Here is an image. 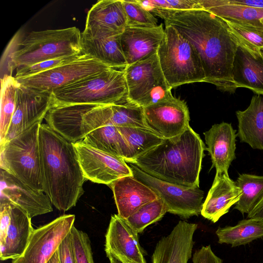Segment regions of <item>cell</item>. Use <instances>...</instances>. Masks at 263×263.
<instances>
[{"mask_svg":"<svg viewBox=\"0 0 263 263\" xmlns=\"http://www.w3.org/2000/svg\"><path fill=\"white\" fill-rule=\"evenodd\" d=\"M187 39L197 51L205 76V82L222 92L234 93L237 87L232 67L238 42L224 20L204 9L149 10Z\"/></svg>","mask_w":263,"mask_h":263,"instance_id":"cell-1","label":"cell"},{"mask_svg":"<svg viewBox=\"0 0 263 263\" xmlns=\"http://www.w3.org/2000/svg\"><path fill=\"white\" fill-rule=\"evenodd\" d=\"M39 145L44 192L59 211L75 206L84 193L87 180L81 167L73 143L41 124Z\"/></svg>","mask_w":263,"mask_h":263,"instance_id":"cell-2","label":"cell"},{"mask_svg":"<svg viewBox=\"0 0 263 263\" xmlns=\"http://www.w3.org/2000/svg\"><path fill=\"white\" fill-rule=\"evenodd\" d=\"M205 149L200 136L189 125L177 139H165L130 163L160 180L184 186L199 187Z\"/></svg>","mask_w":263,"mask_h":263,"instance_id":"cell-3","label":"cell"},{"mask_svg":"<svg viewBox=\"0 0 263 263\" xmlns=\"http://www.w3.org/2000/svg\"><path fill=\"white\" fill-rule=\"evenodd\" d=\"M124 71L109 67L51 92V106L88 104L109 105L127 100Z\"/></svg>","mask_w":263,"mask_h":263,"instance_id":"cell-4","label":"cell"},{"mask_svg":"<svg viewBox=\"0 0 263 263\" xmlns=\"http://www.w3.org/2000/svg\"><path fill=\"white\" fill-rule=\"evenodd\" d=\"M81 40V32L76 27L24 34L12 59V70L50 59L80 55Z\"/></svg>","mask_w":263,"mask_h":263,"instance_id":"cell-5","label":"cell"},{"mask_svg":"<svg viewBox=\"0 0 263 263\" xmlns=\"http://www.w3.org/2000/svg\"><path fill=\"white\" fill-rule=\"evenodd\" d=\"M157 53L164 77L172 89L185 84L205 82L204 71L197 51L174 27L165 25Z\"/></svg>","mask_w":263,"mask_h":263,"instance_id":"cell-6","label":"cell"},{"mask_svg":"<svg viewBox=\"0 0 263 263\" xmlns=\"http://www.w3.org/2000/svg\"><path fill=\"white\" fill-rule=\"evenodd\" d=\"M39 122L1 144L0 167L37 191L44 192L39 145Z\"/></svg>","mask_w":263,"mask_h":263,"instance_id":"cell-7","label":"cell"},{"mask_svg":"<svg viewBox=\"0 0 263 263\" xmlns=\"http://www.w3.org/2000/svg\"><path fill=\"white\" fill-rule=\"evenodd\" d=\"M123 70L128 101L145 107L173 96L157 52L127 65Z\"/></svg>","mask_w":263,"mask_h":263,"instance_id":"cell-8","label":"cell"},{"mask_svg":"<svg viewBox=\"0 0 263 263\" xmlns=\"http://www.w3.org/2000/svg\"><path fill=\"white\" fill-rule=\"evenodd\" d=\"M128 163L133 176L149 187L162 200L167 212L185 219L201 213L204 192L199 187H187L168 182Z\"/></svg>","mask_w":263,"mask_h":263,"instance_id":"cell-9","label":"cell"},{"mask_svg":"<svg viewBox=\"0 0 263 263\" xmlns=\"http://www.w3.org/2000/svg\"><path fill=\"white\" fill-rule=\"evenodd\" d=\"M109 67L96 59L81 54L73 60L59 66L34 76L16 80L20 84L31 89L51 93L55 89Z\"/></svg>","mask_w":263,"mask_h":263,"instance_id":"cell-10","label":"cell"},{"mask_svg":"<svg viewBox=\"0 0 263 263\" xmlns=\"http://www.w3.org/2000/svg\"><path fill=\"white\" fill-rule=\"evenodd\" d=\"M0 258L14 259L26 248L34 230L31 218L21 207L0 200Z\"/></svg>","mask_w":263,"mask_h":263,"instance_id":"cell-11","label":"cell"},{"mask_svg":"<svg viewBox=\"0 0 263 263\" xmlns=\"http://www.w3.org/2000/svg\"><path fill=\"white\" fill-rule=\"evenodd\" d=\"M75 216L64 215L34 229L23 253L12 263H47L74 226Z\"/></svg>","mask_w":263,"mask_h":263,"instance_id":"cell-12","label":"cell"},{"mask_svg":"<svg viewBox=\"0 0 263 263\" xmlns=\"http://www.w3.org/2000/svg\"><path fill=\"white\" fill-rule=\"evenodd\" d=\"M85 178L109 185L126 176H133L126 162L119 157L98 149L81 141L73 143Z\"/></svg>","mask_w":263,"mask_h":263,"instance_id":"cell-13","label":"cell"},{"mask_svg":"<svg viewBox=\"0 0 263 263\" xmlns=\"http://www.w3.org/2000/svg\"><path fill=\"white\" fill-rule=\"evenodd\" d=\"M143 108L149 127L165 139H177L190 125L186 102L173 96Z\"/></svg>","mask_w":263,"mask_h":263,"instance_id":"cell-14","label":"cell"},{"mask_svg":"<svg viewBox=\"0 0 263 263\" xmlns=\"http://www.w3.org/2000/svg\"><path fill=\"white\" fill-rule=\"evenodd\" d=\"M51 93L35 91L18 83L15 110L7 136L1 144L14 138L35 123L42 122L51 107Z\"/></svg>","mask_w":263,"mask_h":263,"instance_id":"cell-15","label":"cell"},{"mask_svg":"<svg viewBox=\"0 0 263 263\" xmlns=\"http://www.w3.org/2000/svg\"><path fill=\"white\" fill-rule=\"evenodd\" d=\"M24 209L31 218L52 212L51 201L43 191H37L1 169V199Z\"/></svg>","mask_w":263,"mask_h":263,"instance_id":"cell-16","label":"cell"},{"mask_svg":"<svg viewBox=\"0 0 263 263\" xmlns=\"http://www.w3.org/2000/svg\"><path fill=\"white\" fill-rule=\"evenodd\" d=\"M122 32L85 29L81 32V53L109 67L123 69L127 65L121 44Z\"/></svg>","mask_w":263,"mask_h":263,"instance_id":"cell-17","label":"cell"},{"mask_svg":"<svg viewBox=\"0 0 263 263\" xmlns=\"http://www.w3.org/2000/svg\"><path fill=\"white\" fill-rule=\"evenodd\" d=\"M105 251L124 263H146L138 233L118 214L111 216L105 235Z\"/></svg>","mask_w":263,"mask_h":263,"instance_id":"cell-18","label":"cell"},{"mask_svg":"<svg viewBox=\"0 0 263 263\" xmlns=\"http://www.w3.org/2000/svg\"><path fill=\"white\" fill-rule=\"evenodd\" d=\"M198 225L179 221L171 233L157 243L152 256V263H187L195 242Z\"/></svg>","mask_w":263,"mask_h":263,"instance_id":"cell-19","label":"cell"},{"mask_svg":"<svg viewBox=\"0 0 263 263\" xmlns=\"http://www.w3.org/2000/svg\"><path fill=\"white\" fill-rule=\"evenodd\" d=\"M164 35L162 24L153 27L127 25L121 44L127 65L156 53Z\"/></svg>","mask_w":263,"mask_h":263,"instance_id":"cell-20","label":"cell"},{"mask_svg":"<svg viewBox=\"0 0 263 263\" xmlns=\"http://www.w3.org/2000/svg\"><path fill=\"white\" fill-rule=\"evenodd\" d=\"M232 78L237 88H247L263 96V53L238 43L232 67Z\"/></svg>","mask_w":263,"mask_h":263,"instance_id":"cell-21","label":"cell"},{"mask_svg":"<svg viewBox=\"0 0 263 263\" xmlns=\"http://www.w3.org/2000/svg\"><path fill=\"white\" fill-rule=\"evenodd\" d=\"M99 106L88 104L51 106L44 118L52 129L74 143L85 138L83 131L84 116Z\"/></svg>","mask_w":263,"mask_h":263,"instance_id":"cell-22","label":"cell"},{"mask_svg":"<svg viewBox=\"0 0 263 263\" xmlns=\"http://www.w3.org/2000/svg\"><path fill=\"white\" fill-rule=\"evenodd\" d=\"M236 130L231 123L222 122L214 124L204 133L206 150L211 156L212 167L216 174H228L231 162L236 158Z\"/></svg>","mask_w":263,"mask_h":263,"instance_id":"cell-23","label":"cell"},{"mask_svg":"<svg viewBox=\"0 0 263 263\" xmlns=\"http://www.w3.org/2000/svg\"><path fill=\"white\" fill-rule=\"evenodd\" d=\"M240 189L228 174H216L212 185L202 203L201 215L213 223L227 213L239 200Z\"/></svg>","mask_w":263,"mask_h":263,"instance_id":"cell-24","label":"cell"},{"mask_svg":"<svg viewBox=\"0 0 263 263\" xmlns=\"http://www.w3.org/2000/svg\"><path fill=\"white\" fill-rule=\"evenodd\" d=\"M109 186L114 194L118 215L124 219L142 205L158 198L149 187L133 176L120 178Z\"/></svg>","mask_w":263,"mask_h":263,"instance_id":"cell-25","label":"cell"},{"mask_svg":"<svg viewBox=\"0 0 263 263\" xmlns=\"http://www.w3.org/2000/svg\"><path fill=\"white\" fill-rule=\"evenodd\" d=\"M237 136L252 148L263 150V96L254 95L245 110H237Z\"/></svg>","mask_w":263,"mask_h":263,"instance_id":"cell-26","label":"cell"},{"mask_svg":"<svg viewBox=\"0 0 263 263\" xmlns=\"http://www.w3.org/2000/svg\"><path fill=\"white\" fill-rule=\"evenodd\" d=\"M126 26L122 0H101L88 11L85 29L122 32Z\"/></svg>","mask_w":263,"mask_h":263,"instance_id":"cell-27","label":"cell"},{"mask_svg":"<svg viewBox=\"0 0 263 263\" xmlns=\"http://www.w3.org/2000/svg\"><path fill=\"white\" fill-rule=\"evenodd\" d=\"M83 143L101 151L132 162L130 151L126 140L118 127L108 124L88 134Z\"/></svg>","mask_w":263,"mask_h":263,"instance_id":"cell-28","label":"cell"},{"mask_svg":"<svg viewBox=\"0 0 263 263\" xmlns=\"http://www.w3.org/2000/svg\"><path fill=\"white\" fill-rule=\"evenodd\" d=\"M202 9L224 20L262 23L263 9L235 4L230 0H198Z\"/></svg>","mask_w":263,"mask_h":263,"instance_id":"cell-29","label":"cell"},{"mask_svg":"<svg viewBox=\"0 0 263 263\" xmlns=\"http://www.w3.org/2000/svg\"><path fill=\"white\" fill-rule=\"evenodd\" d=\"M216 234L219 243L230 244L233 247L245 245L263 237V224L248 218L234 226L219 227Z\"/></svg>","mask_w":263,"mask_h":263,"instance_id":"cell-30","label":"cell"},{"mask_svg":"<svg viewBox=\"0 0 263 263\" xmlns=\"http://www.w3.org/2000/svg\"><path fill=\"white\" fill-rule=\"evenodd\" d=\"M118 128L128 144L132 159L130 163L160 144L165 139L148 129L125 127Z\"/></svg>","mask_w":263,"mask_h":263,"instance_id":"cell-31","label":"cell"},{"mask_svg":"<svg viewBox=\"0 0 263 263\" xmlns=\"http://www.w3.org/2000/svg\"><path fill=\"white\" fill-rule=\"evenodd\" d=\"M1 81L0 144L4 142L11 124L18 87L17 80L12 76H5Z\"/></svg>","mask_w":263,"mask_h":263,"instance_id":"cell-32","label":"cell"},{"mask_svg":"<svg viewBox=\"0 0 263 263\" xmlns=\"http://www.w3.org/2000/svg\"><path fill=\"white\" fill-rule=\"evenodd\" d=\"M235 182L241 195L234 209L242 214H248L263 195V175L240 174Z\"/></svg>","mask_w":263,"mask_h":263,"instance_id":"cell-33","label":"cell"},{"mask_svg":"<svg viewBox=\"0 0 263 263\" xmlns=\"http://www.w3.org/2000/svg\"><path fill=\"white\" fill-rule=\"evenodd\" d=\"M111 107L112 114L109 124L152 130L146 122L143 107L126 100L112 105Z\"/></svg>","mask_w":263,"mask_h":263,"instance_id":"cell-34","label":"cell"},{"mask_svg":"<svg viewBox=\"0 0 263 263\" xmlns=\"http://www.w3.org/2000/svg\"><path fill=\"white\" fill-rule=\"evenodd\" d=\"M229 30L238 43L247 48L263 49V23L234 22L224 20Z\"/></svg>","mask_w":263,"mask_h":263,"instance_id":"cell-35","label":"cell"},{"mask_svg":"<svg viewBox=\"0 0 263 263\" xmlns=\"http://www.w3.org/2000/svg\"><path fill=\"white\" fill-rule=\"evenodd\" d=\"M166 212L163 202L158 198L142 205L125 220L139 234L149 225L160 220Z\"/></svg>","mask_w":263,"mask_h":263,"instance_id":"cell-36","label":"cell"},{"mask_svg":"<svg viewBox=\"0 0 263 263\" xmlns=\"http://www.w3.org/2000/svg\"><path fill=\"white\" fill-rule=\"evenodd\" d=\"M124 10L127 18V25L153 27L157 26V19L137 0H122Z\"/></svg>","mask_w":263,"mask_h":263,"instance_id":"cell-37","label":"cell"},{"mask_svg":"<svg viewBox=\"0 0 263 263\" xmlns=\"http://www.w3.org/2000/svg\"><path fill=\"white\" fill-rule=\"evenodd\" d=\"M76 263H94L88 235L74 226L70 231Z\"/></svg>","mask_w":263,"mask_h":263,"instance_id":"cell-38","label":"cell"},{"mask_svg":"<svg viewBox=\"0 0 263 263\" xmlns=\"http://www.w3.org/2000/svg\"><path fill=\"white\" fill-rule=\"evenodd\" d=\"M148 11L153 8L162 10L184 11L202 9L198 0H137Z\"/></svg>","mask_w":263,"mask_h":263,"instance_id":"cell-39","label":"cell"},{"mask_svg":"<svg viewBox=\"0 0 263 263\" xmlns=\"http://www.w3.org/2000/svg\"><path fill=\"white\" fill-rule=\"evenodd\" d=\"M78 56L50 59L30 66L18 68L16 69L14 78L17 79L34 76L69 62L76 59Z\"/></svg>","mask_w":263,"mask_h":263,"instance_id":"cell-40","label":"cell"},{"mask_svg":"<svg viewBox=\"0 0 263 263\" xmlns=\"http://www.w3.org/2000/svg\"><path fill=\"white\" fill-rule=\"evenodd\" d=\"M24 34L22 30H18L12 38L6 50H5L1 61V78L5 76H12V61L15 52L19 47V43Z\"/></svg>","mask_w":263,"mask_h":263,"instance_id":"cell-41","label":"cell"},{"mask_svg":"<svg viewBox=\"0 0 263 263\" xmlns=\"http://www.w3.org/2000/svg\"><path fill=\"white\" fill-rule=\"evenodd\" d=\"M57 251L59 263H76L70 232L62 240Z\"/></svg>","mask_w":263,"mask_h":263,"instance_id":"cell-42","label":"cell"},{"mask_svg":"<svg viewBox=\"0 0 263 263\" xmlns=\"http://www.w3.org/2000/svg\"><path fill=\"white\" fill-rule=\"evenodd\" d=\"M192 261L193 263H222V259L213 252L210 245L203 246L196 250Z\"/></svg>","mask_w":263,"mask_h":263,"instance_id":"cell-43","label":"cell"},{"mask_svg":"<svg viewBox=\"0 0 263 263\" xmlns=\"http://www.w3.org/2000/svg\"><path fill=\"white\" fill-rule=\"evenodd\" d=\"M247 217L263 224V195L253 209L248 214Z\"/></svg>","mask_w":263,"mask_h":263,"instance_id":"cell-44","label":"cell"},{"mask_svg":"<svg viewBox=\"0 0 263 263\" xmlns=\"http://www.w3.org/2000/svg\"><path fill=\"white\" fill-rule=\"evenodd\" d=\"M232 2L240 5L263 9V0H230Z\"/></svg>","mask_w":263,"mask_h":263,"instance_id":"cell-45","label":"cell"},{"mask_svg":"<svg viewBox=\"0 0 263 263\" xmlns=\"http://www.w3.org/2000/svg\"><path fill=\"white\" fill-rule=\"evenodd\" d=\"M110 263H124L122 261L110 253H106Z\"/></svg>","mask_w":263,"mask_h":263,"instance_id":"cell-46","label":"cell"},{"mask_svg":"<svg viewBox=\"0 0 263 263\" xmlns=\"http://www.w3.org/2000/svg\"><path fill=\"white\" fill-rule=\"evenodd\" d=\"M47 263H59L57 251L54 253Z\"/></svg>","mask_w":263,"mask_h":263,"instance_id":"cell-47","label":"cell"},{"mask_svg":"<svg viewBox=\"0 0 263 263\" xmlns=\"http://www.w3.org/2000/svg\"><path fill=\"white\" fill-rule=\"evenodd\" d=\"M261 51H262V52L263 53V49H261Z\"/></svg>","mask_w":263,"mask_h":263,"instance_id":"cell-48","label":"cell"},{"mask_svg":"<svg viewBox=\"0 0 263 263\" xmlns=\"http://www.w3.org/2000/svg\"><path fill=\"white\" fill-rule=\"evenodd\" d=\"M261 22H262V23H263V19H262V20H261Z\"/></svg>","mask_w":263,"mask_h":263,"instance_id":"cell-49","label":"cell"},{"mask_svg":"<svg viewBox=\"0 0 263 263\" xmlns=\"http://www.w3.org/2000/svg\"><path fill=\"white\" fill-rule=\"evenodd\" d=\"M127 263H130V262H127Z\"/></svg>","mask_w":263,"mask_h":263,"instance_id":"cell-50","label":"cell"}]
</instances>
